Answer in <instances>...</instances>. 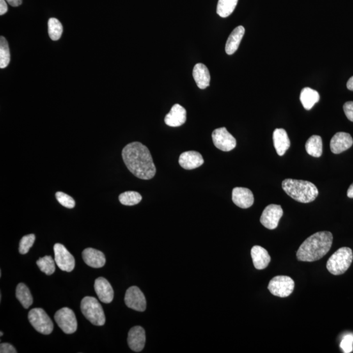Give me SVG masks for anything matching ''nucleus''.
Here are the masks:
<instances>
[{
	"mask_svg": "<svg viewBox=\"0 0 353 353\" xmlns=\"http://www.w3.org/2000/svg\"><path fill=\"white\" fill-rule=\"evenodd\" d=\"M124 162L133 175L143 180L154 178L157 169L149 149L140 142L128 144L122 151Z\"/></svg>",
	"mask_w": 353,
	"mask_h": 353,
	"instance_id": "1",
	"label": "nucleus"
},
{
	"mask_svg": "<svg viewBox=\"0 0 353 353\" xmlns=\"http://www.w3.org/2000/svg\"><path fill=\"white\" fill-rule=\"evenodd\" d=\"M333 242V235L328 231H318L307 238L298 250V260L315 262L326 255Z\"/></svg>",
	"mask_w": 353,
	"mask_h": 353,
	"instance_id": "2",
	"label": "nucleus"
},
{
	"mask_svg": "<svg viewBox=\"0 0 353 353\" xmlns=\"http://www.w3.org/2000/svg\"><path fill=\"white\" fill-rule=\"evenodd\" d=\"M282 188L286 194L300 203H310L318 195L317 187L307 181L286 179L282 182Z\"/></svg>",
	"mask_w": 353,
	"mask_h": 353,
	"instance_id": "3",
	"label": "nucleus"
},
{
	"mask_svg": "<svg viewBox=\"0 0 353 353\" xmlns=\"http://www.w3.org/2000/svg\"><path fill=\"white\" fill-rule=\"evenodd\" d=\"M353 260V253L349 247H341L328 260L327 268L331 274L340 276L349 269Z\"/></svg>",
	"mask_w": 353,
	"mask_h": 353,
	"instance_id": "4",
	"label": "nucleus"
},
{
	"mask_svg": "<svg viewBox=\"0 0 353 353\" xmlns=\"http://www.w3.org/2000/svg\"><path fill=\"white\" fill-rule=\"evenodd\" d=\"M81 309L87 320L95 326H103L105 322V316L102 306L95 298L84 297L82 300Z\"/></svg>",
	"mask_w": 353,
	"mask_h": 353,
	"instance_id": "5",
	"label": "nucleus"
},
{
	"mask_svg": "<svg viewBox=\"0 0 353 353\" xmlns=\"http://www.w3.org/2000/svg\"><path fill=\"white\" fill-rule=\"evenodd\" d=\"M28 320L32 327L41 334L49 335L53 331V322L43 309H32L28 313Z\"/></svg>",
	"mask_w": 353,
	"mask_h": 353,
	"instance_id": "6",
	"label": "nucleus"
},
{
	"mask_svg": "<svg viewBox=\"0 0 353 353\" xmlns=\"http://www.w3.org/2000/svg\"><path fill=\"white\" fill-rule=\"evenodd\" d=\"M295 281L291 277L285 276L274 277L270 281L268 288L273 295L286 298L292 294L295 288Z\"/></svg>",
	"mask_w": 353,
	"mask_h": 353,
	"instance_id": "7",
	"label": "nucleus"
},
{
	"mask_svg": "<svg viewBox=\"0 0 353 353\" xmlns=\"http://www.w3.org/2000/svg\"><path fill=\"white\" fill-rule=\"evenodd\" d=\"M55 321L64 333L72 334L76 332L77 321L74 312L68 308H63L56 311Z\"/></svg>",
	"mask_w": 353,
	"mask_h": 353,
	"instance_id": "8",
	"label": "nucleus"
},
{
	"mask_svg": "<svg viewBox=\"0 0 353 353\" xmlns=\"http://www.w3.org/2000/svg\"><path fill=\"white\" fill-rule=\"evenodd\" d=\"M54 260L58 267L64 272H71L74 269L75 260L72 254L63 244L54 245Z\"/></svg>",
	"mask_w": 353,
	"mask_h": 353,
	"instance_id": "9",
	"label": "nucleus"
},
{
	"mask_svg": "<svg viewBox=\"0 0 353 353\" xmlns=\"http://www.w3.org/2000/svg\"><path fill=\"white\" fill-rule=\"evenodd\" d=\"M212 139L215 146L224 152L233 150L236 146L235 137L224 127L215 130L212 133Z\"/></svg>",
	"mask_w": 353,
	"mask_h": 353,
	"instance_id": "10",
	"label": "nucleus"
},
{
	"mask_svg": "<svg viewBox=\"0 0 353 353\" xmlns=\"http://www.w3.org/2000/svg\"><path fill=\"white\" fill-rule=\"evenodd\" d=\"M283 215V211L281 205L270 204L263 211L260 220L261 224L269 230H274L278 226Z\"/></svg>",
	"mask_w": 353,
	"mask_h": 353,
	"instance_id": "11",
	"label": "nucleus"
},
{
	"mask_svg": "<svg viewBox=\"0 0 353 353\" xmlns=\"http://www.w3.org/2000/svg\"><path fill=\"white\" fill-rule=\"evenodd\" d=\"M125 302L127 307L137 311H145L146 302L145 296L139 288L131 286L126 292Z\"/></svg>",
	"mask_w": 353,
	"mask_h": 353,
	"instance_id": "12",
	"label": "nucleus"
},
{
	"mask_svg": "<svg viewBox=\"0 0 353 353\" xmlns=\"http://www.w3.org/2000/svg\"><path fill=\"white\" fill-rule=\"evenodd\" d=\"M145 332L141 327L132 328L128 332V344L134 352H141L145 347Z\"/></svg>",
	"mask_w": 353,
	"mask_h": 353,
	"instance_id": "13",
	"label": "nucleus"
},
{
	"mask_svg": "<svg viewBox=\"0 0 353 353\" xmlns=\"http://www.w3.org/2000/svg\"><path fill=\"white\" fill-rule=\"evenodd\" d=\"M353 139L348 133L338 132L331 141V150L334 154H340L351 148Z\"/></svg>",
	"mask_w": 353,
	"mask_h": 353,
	"instance_id": "14",
	"label": "nucleus"
},
{
	"mask_svg": "<svg viewBox=\"0 0 353 353\" xmlns=\"http://www.w3.org/2000/svg\"><path fill=\"white\" fill-rule=\"evenodd\" d=\"M232 201L240 208H249L254 203L253 192L247 188L236 187L232 190Z\"/></svg>",
	"mask_w": 353,
	"mask_h": 353,
	"instance_id": "15",
	"label": "nucleus"
},
{
	"mask_svg": "<svg viewBox=\"0 0 353 353\" xmlns=\"http://www.w3.org/2000/svg\"><path fill=\"white\" fill-rule=\"evenodd\" d=\"M95 289L96 295L103 303L109 304L113 301L114 298L113 287L106 279L102 277L96 279Z\"/></svg>",
	"mask_w": 353,
	"mask_h": 353,
	"instance_id": "16",
	"label": "nucleus"
},
{
	"mask_svg": "<svg viewBox=\"0 0 353 353\" xmlns=\"http://www.w3.org/2000/svg\"><path fill=\"white\" fill-rule=\"evenodd\" d=\"M204 160L200 153L190 151L182 153L179 159V163L183 168L190 170L199 168L203 165Z\"/></svg>",
	"mask_w": 353,
	"mask_h": 353,
	"instance_id": "17",
	"label": "nucleus"
},
{
	"mask_svg": "<svg viewBox=\"0 0 353 353\" xmlns=\"http://www.w3.org/2000/svg\"><path fill=\"white\" fill-rule=\"evenodd\" d=\"M187 121V111L180 104L173 105L165 117V123L169 127H179L183 125Z\"/></svg>",
	"mask_w": 353,
	"mask_h": 353,
	"instance_id": "18",
	"label": "nucleus"
},
{
	"mask_svg": "<svg viewBox=\"0 0 353 353\" xmlns=\"http://www.w3.org/2000/svg\"><path fill=\"white\" fill-rule=\"evenodd\" d=\"M82 258L87 265L94 268H100L105 264V256L102 251L87 248L82 251Z\"/></svg>",
	"mask_w": 353,
	"mask_h": 353,
	"instance_id": "19",
	"label": "nucleus"
},
{
	"mask_svg": "<svg viewBox=\"0 0 353 353\" xmlns=\"http://www.w3.org/2000/svg\"><path fill=\"white\" fill-rule=\"evenodd\" d=\"M274 148L279 156H283L289 149L290 141L287 133L283 128H276L273 133Z\"/></svg>",
	"mask_w": 353,
	"mask_h": 353,
	"instance_id": "20",
	"label": "nucleus"
},
{
	"mask_svg": "<svg viewBox=\"0 0 353 353\" xmlns=\"http://www.w3.org/2000/svg\"><path fill=\"white\" fill-rule=\"evenodd\" d=\"M251 253L254 267L256 269L263 270L269 265L271 257L267 249L255 245L252 248Z\"/></svg>",
	"mask_w": 353,
	"mask_h": 353,
	"instance_id": "21",
	"label": "nucleus"
},
{
	"mask_svg": "<svg viewBox=\"0 0 353 353\" xmlns=\"http://www.w3.org/2000/svg\"><path fill=\"white\" fill-rule=\"evenodd\" d=\"M193 77L197 86L200 89H205L210 86V73L206 66L198 63L194 66L193 69Z\"/></svg>",
	"mask_w": 353,
	"mask_h": 353,
	"instance_id": "22",
	"label": "nucleus"
},
{
	"mask_svg": "<svg viewBox=\"0 0 353 353\" xmlns=\"http://www.w3.org/2000/svg\"><path fill=\"white\" fill-rule=\"evenodd\" d=\"M245 31L244 26H239L231 32L226 43L225 50L227 54H233L238 50L244 36Z\"/></svg>",
	"mask_w": 353,
	"mask_h": 353,
	"instance_id": "23",
	"label": "nucleus"
},
{
	"mask_svg": "<svg viewBox=\"0 0 353 353\" xmlns=\"http://www.w3.org/2000/svg\"><path fill=\"white\" fill-rule=\"evenodd\" d=\"M300 101L305 109L310 110L320 100L319 94L313 89L306 87L300 94Z\"/></svg>",
	"mask_w": 353,
	"mask_h": 353,
	"instance_id": "24",
	"label": "nucleus"
},
{
	"mask_svg": "<svg viewBox=\"0 0 353 353\" xmlns=\"http://www.w3.org/2000/svg\"><path fill=\"white\" fill-rule=\"evenodd\" d=\"M306 150L309 155L313 157H321L322 154V140L321 137L313 135L309 137L306 143Z\"/></svg>",
	"mask_w": 353,
	"mask_h": 353,
	"instance_id": "25",
	"label": "nucleus"
},
{
	"mask_svg": "<svg viewBox=\"0 0 353 353\" xmlns=\"http://www.w3.org/2000/svg\"><path fill=\"white\" fill-rule=\"evenodd\" d=\"M16 297L25 309L29 308L33 304V297L31 291L24 283H19L17 285L16 288Z\"/></svg>",
	"mask_w": 353,
	"mask_h": 353,
	"instance_id": "26",
	"label": "nucleus"
},
{
	"mask_svg": "<svg viewBox=\"0 0 353 353\" xmlns=\"http://www.w3.org/2000/svg\"><path fill=\"white\" fill-rule=\"evenodd\" d=\"M238 0H219L217 4V13L220 17H229L235 10Z\"/></svg>",
	"mask_w": 353,
	"mask_h": 353,
	"instance_id": "27",
	"label": "nucleus"
},
{
	"mask_svg": "<svg viewBox=\"0 0 353 353\" xmlns=\"http://www.w3.org/2000/svg\"><path fill=\"white\" fill-rule=\"evenodd\" d=\"M119 201L123 205L132 206L137 205L142 199V196L139 192L127 191L119 195Z\"/></svg>",
	"mask_w": 353,
	"mask_h": 353,
	"instance_id": "28",
	"label": "nucleus"
},
{
	"mask_svg": "<svg viewBox=\"0 0 353 353\" xmlns=\"http://www.w3.org/2000/svg\"><path fill=\"white\" fill-rule=\"evenodd\" d=\"M37 265L40 268L41 272L45 273L47 276H50L54 274L56 267H55V261L50 256H45L40 258L36 262Z\"/></svg>",
	"mask_w": 353,
	"mask_h": 353,
	"instance_id": "29",
	"label": "nucleus"
},
{
	"mask_svg": "<svg viewBox=\"0 0 353 353\" xmlns=\"http://www.w3.org/2000/svg\"><path fill=\"white\" fill-rule=\"evenodd\" d=\"M49 35L52 41L58 40L63 32V26L57 18H50L48 22Z\"/></svg>",
	"mask_w": 353,
	"mask_h": 353,
	"instance_id": "30",
	"label": "nucleus"
},
{
	"mask_svg": "<svg viewBox=\"0 0 353 353\" xmlns=\"http://www.w3.org/2000/svg\"><path fill=\"white\" fill-rule=\"evenodd\" d=\"M10 63V52L8 41L3 36L0 38V68H6Z\"/></svg>",
	"mask_w": 353,
	"mask_h": 353,
	"instance_id": "31",
	"label": "nucleus"
},
{
	"mask_svg": "<svg viewBox=\"0 0 353 353\" xmlns=\"http://www.w3.org/2000/svg\"><path fill=\"white\" fill-rule=\"evenodd\" d=\"M36 236L34 234H29L22 237L19 244V253L25 254L28 253L30 249L31 248L35 242Z\"/></svg>",
	"mask_w": 353,
	"mask_h": 353,
	"instance_id": "32",
	"label": "nucleus"
},
{
	"mask_svg": "<svg viewBox=\"0 0 353 353\" xmlns=\"http://www.w3.org/2000/svg\"><path fill=\"white\" fill-rule=\"evenodd\" d=\"M56 198L58 202L63 205L64 207L68 209H72L75 206V201L74 199L69 196L68 194L64 193L63 192H57L56 193Z\"/></svg>",
	"mask_w": 353,
	"mask_h": 353,
	"instance_id": "33",
	"label": "nucleus"
},
{
	"mask_svg": "<svg viewBox=\"0 0 353 353\" xmlns=\"http://www.w3.org/2000/svg\"><path fill=\"white\" fill-rule=\"evenodd\" d=\"M353 335L348 334L343 337L342 341L340 343V347L345 353L351 352L352 350Z\"/></svg>",
	"mask_w": 353,
	"mask_h": 353,
	"instance_id": "34",
	"label": "nucleus"
},
{
	"mask_svg": "<svg viewBox=\"0 0 353 353\" xmlns=\"http://www.w3.org/2000/svg\"><path fill=\"white\" fill-rule=\"evenodd\" d=\"M343 111L347 119L353 122V102H346L343 105Z\"/></svg>",
	"mask_w": 353,
	"mask_h": 353,
	"instance_id": "35",
	"label": "nucleus"
},
{
	"mask_svg": "<svg viewBox=\"0 0 353 353\" xmlns=\"http://www.w3.org/2000/svg\"><path fill=\"white\" fill-rule=\"evenodd\" d=\"M0 352L1 353H17V350L12 345L8 343H1L0 345Z\"/></svg>",
	"mask_w": 353,
	"mask_h": 353,
	"instance_id": "36",
	"label": "nucleus"
},
{
	"mask_svg": "<svg viewBox=\"0 0 353 353\" xmlns=\"http://www.w3.org/2000/svg\"><path fill=\"white\" fill-rule=\"evenodd\" d=\"M8 11V5L6 0H0V15H4Z\"/></svg>",
	"mask_w": 353,
	"mask_h": 353,
	"instance_id": "37",
	"label": "nucleus"
},
{
	"mask_svg": "<svg viewBox=\"0 0 353 353\" xmlns=\"http://www.w3.org/2000/svg\"><path fill=\"white\" fill-rule=\"evenodd\" d=\"M10 6L18 7L22 4V0H6Z\"/></svg>",
	"mask_w": 353,
	"mask_h": 353,
	"instance_id": "38",
	"label": "nucleus"
},
{
	"mask_svg": "<svg viewBox=\"0 0 353 353\" xmlns=\"http://www.w3.org/2000/svg\"><path fill=\"white\" fill-rule=\"evenodd\" d=\"M347 87L349 90L353 91V76L347 81Z\"/></svg>",
	"mask_w": 353,
	"mask_h": 353,
	"instance_id": "39",
	"label": "nucleus"
},
{
	"mask_svg": "<svg viewBox=\"0 0 353 353\" xmlns=\"http://www.w3.org/2000/svg\"><path fill=\"white\" fill-rule=\"evenodd\" d=\"M347 195L349 198H353V183L350 186L349 189H348Z\"/></svg>",
	"mask_w": 353,
	"mask_h": 353,
	"instance_id": "40",
	"label": "nucleus"
},
{
	"mask_svg": "<svg viewBox=\"0 0 353 353\" xmlns=\"http://www.w3.org/2000/svg\"><path fill=\"white\" fill-rule=\"evenodd\" d=\"M1 334V335H0V336H3V334H4L3 332H1V334Z\"/></svg>",
	"mask_w": 353,
	"mask_h": 353,
	"instance_id": "41",
	"label": "nucleus"
}]
</instances>
